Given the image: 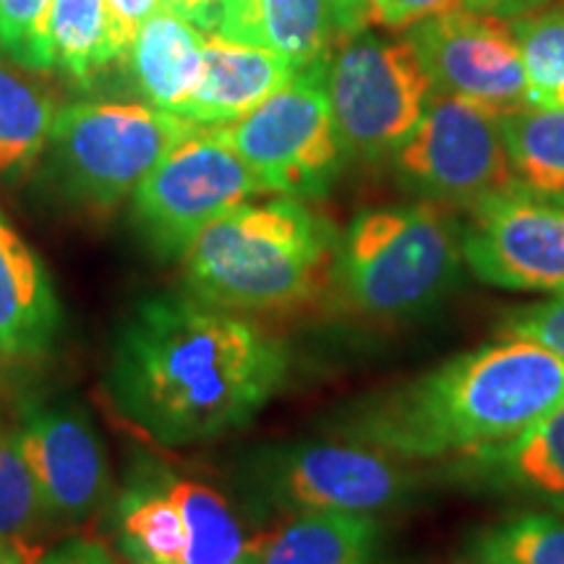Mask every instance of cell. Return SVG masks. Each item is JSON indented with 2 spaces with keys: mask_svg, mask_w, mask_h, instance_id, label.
<instances>
[{
  "mask_svg": "<svg viewBox=\"0 0 564 564\" xmlns=\"http://www.w3.org/2000/svg\"><path fill=\"white\" fill-rule=\"evenodd\" d=\"M291 369L278 337L192 293L144 295L110 350L105 390L116 413L167 449L241 432Z\"/></svg>",
  "mask_w": 564,
  "mask_h": 564,
  "instance_id": "cell-1",
  "label": "cell"
},
{
  "mask_svg": "<svg viewBox=\"0 0 564 564\" xmlns=\"http://www.w3.org/2000/svg\"><path fill=\"white\" fill-rule=\"evenodd\" d=\"M562 403V358L525 337L505 335L352 400L324 429L419 463L502 444Z\"/></svg>",
  "mask_w": 564,
  "mask_h": 564,
  "instance_id": "cell-2",
  "label": "cell"
},
{
  "mask_svg": "<svg viewBox=\"0 0 564 564\" xmlns=\"http://www.w3.org/2000/svg\"><path fill=\"white\" fill-rule=\"evenodd\" d=\"M337 236L301 199L230 209L183 253L186 291L232 314H285L329 291Z\"/></svg>",
  "mask_w": 564,
  "mask_h": 564,
  "instance_id": "cell-3",
  "label": "cell"
},
{
  "mask_svg": "<svg viewBox=\"0 0 564 564\" xmlns=\"http://www.w3.org/2000/svg\"><path fill=\"white\" fill-rule=\"evenodd\" d=\"M463 228L434 202L366 209L337 243L329 291L373 324L415 322L455 291Z\"/></svg>",
  "mask_w": 564,
  "mask_h": 564,
  "instance_id": "cell-4",
  "label": "cell"
},
{
  "mask_svg": "<svg viewBox=\"0 0 564 564\" xmlns=\"http://www.w3.org/2000/svg\"><path fill=\"white\" fill-rule=\"evenodd\" d=\"M105 507L112 546L129 564H259L267 539L228 494L150 455L133 457Z\"/></svg>",
  "mask_w": 564,
  "mask_h": 564,
  "instance_id": "cell-5",
  "label": "cell"
},
{
  "mask_svg": "<svg viewBox=\"0 0 564 564\" xmlns=\"http://www.w3.org/2000/svg\"><path fill=\"white\" fill-rule=\"evenodd\" d=\"M246 510L280 514H377L405 505L421 489L411 460L343 440L274 442L251 449L232 474Z\"/></svg>",
  "mask_w": 564,
  "mask_h": 564,
  "instance_id": "cell-6",
  "label": "cell"
},
{
  "mask_svg": "<svg viewBox=\"0 0 564 564\" xmlns=\"http://www.w3.org/2000/svg\"><path fill=\"white\" fill-rule=\"evenodd\" d=\"M199 126L152 105L74 102L55 112L47 167L68 202L108 212Z\"/></svg>",
  "mask_w": 564,
  "mask_h": 564,
  "instance_id": "cell-7",
  "label": "cell"
},
{
  "mask_svg": "<svg viewBox=\"0 0 564 564\" xmlns=\"http://www.w3.org/2000/svg\"><path fill=\"white\" fill-rule=\"evenodd\" d=\"M327 63L299 70L241 121L215 129L267 194L316 199L340 173L345 150L329 108Z\"/></svg>",
  "mask_w": 564,
  "mask_h": 564,
  "instance_id": "cell-8",
  "label": "cell"
},
{
  "mask_svg": "<svg viewBox=\"0 0 564 564\" xmlns=\"http://www.w3.org/2000/svg\"><path fill=\"white\" fill-rule=\"evenodd\" d=\"M327 63V95L345 158H392L421 123L434 84L411 40L356 34Z\"/></svg>",
  "mask_w": 564,
  "mask_h": 564,
  "instance_id": "cell-9",
  "label": "cell"
},
{
  "mask_svg": "<svg viewBox=\"0 0 564 564\" xmlns=\"http://www.w3.org/2000/svg\"><path fill=\"white\" fill-rule=\"evenodd\" d=\"M392 160L405 188L447 209L474 212L520 192L497 112L453 95L434 91Z\"/></svg>",
  "mask_w": 564,
  "mask_h": 564,
  "instance_id": "cell-10",
  "label": "cell"
},
{
  "mask_svg": "<svg viewBox=\"0 0 564 564\" xmlns=\"http://www.w3.org/2000/svg\"><path fill=\"white\" fill-rule=\"evenodd\" d=\"M262 194L246 162L215 129L199 126L139 183L131 196L133 220L147 246L175 262L207 225Z\"/></svg>",
  "mask_w": 564,
  "mask_h": 564,
  "instance_id": "cell-11",
  "label": "cell"
},
{
  "mask_svg": "<svg viewBox=\"0 0 564 564\" xmlns=\"http://www.w3.org/2000/svg\"><path fill=\"white\" fill-rule=\"evenodd\" d=\"M11 434L53 525L82 523L110 502L116 486L108 447L87 408L30 398L19 405Z\"/></svg>",
  "mask_w": 564,
  "mask_h": 564,
  "instance_id": "cell-12",
  "label": "cell"
},
{
  "mask_svg": "<svg viewBox=\"0 0 564 564\" xmlns=\"http://www.w3.org/2000/svg\"><path fill=\"white\" fill-rule=\"evenodd\" d=\"M463 259L476 280L518 293L564 291V207L520 192L470 212Z\"/></svg>",
  "mask_w": 564,
  "mask_h": 564,
  "instance_id": "cell-13",
  "label": "cell"
},
{
  "mask_svg": "<svg viewBox=\"0 0 564 564\" xmlns=\"http://www.w3.org/2000/svg\"><path fill=\"white\" fill-rule=\"evenodd\" d=\"M405 37L440 95L460 97L497 116L528 105L523 61L502 19L455 9L419 21Z\"/></svg>",
  "mask_w": 564,
  "mask_h": 564,
  "instance_id": "cell-14",
  "label": "cell"
},
{
  "mask_svg": "<svg viewBox=\"0 0 564 564\" xmlns=\"http://www.w3.org/2000/svg\"><path fill=\"white\" fill-rule=\"evenodd\" d=\"M61 329L53 274L0 209V358L37 361L55 348Z\"/></svg>",
  "mask_w": 564,
  "mask_h": 564,
  "instance_id": "cell-15",
  "label": "cell"
},
{
  "mask_svg": "<svg viewBox=\"0 0 564 564\" xmlns=\"http://www.w3.org/2000/svg\"><path fill=\"white\" fill-rule=\"evenodd\" d=\"M295 74L299 68L278 53L207 34L202 82L181 118L204 129L236 123L270 100Z\"/></svg>",
  "mask_w": 564,
  "mask_h": 564,
  "instance_id": "cell-16",
  "label": "cell"
},
{
  "mask_svg": "<svg viewBox=\"0 0 564 564\" xmlns=\"http://www.w3.org/2000/svg\"><path fill=\"white\" fill-rule=\"evenodd\" d=\"M457 465L468 481L564 512V403L523 434L463 455Z\"/></svg>",
  "mask_w": 564,
  "mask_h": 564,
  "instance_id": "cell-17",
  "label": "cell"
},
{
  "mask_svg": "<svg viewBox=\"0 0 564 564\" xmlns=\"http://www.w3.org/2000/svg\"><path fill=\"white\" fill-rule=\"evenodd\" d=\"M212 34L264 47L303 70L329 61L335 26L327 0H223Z\"/></svg>",
  "mask_w": 564,
  "mask_h": 564,
  "instance_id": "cell-18",
  "label": "cell"
},
{
  "mask_svg": "<svg viewBox=\"0 0 564 564\" xmlns=\"http://www.w3.org/2000/svg\"><path fill=\"white\" fill-rule=\"evenodd\" d=\"M204 40L207 34L199 26L165 9L139 26L126 55L147 105L181 116L202 82Z\"/></svg>",
  "mask_w": 564,
  "mask_h": 564,
  "instance_id": "cell-19",
  "label": "cell"
},
{
  "mask_svg": "<svg viewBox=\"0 0 564 564\" xmlns=\"http://www.w3.org/2000/svg\"><path fill=\"white\" fill-rule=\"evenodd\" d=\"M379 523L361 512H306L267 533L259 564H373Z\"/></svg>",
  "mask_w": 564,
  "mask_h": 564,
  "instance_id": "cell-20",
  "label": "cell"
},
{
  "mask_svg": "<svg viewBox=\"0 0 564 564\" xmlns=\"http://www.w3.org/2000/svg\"><path fill=\"white\" fill-rule=\"evenodd\" d=\"M499 126L520 188L564 202V110L525 105L499 116Z\"/></svg>",
  "mask_w": 564,
  "mask_h": 564,
  "instance_id": "cell-21",
  "label": "cell"
},
{
  "mask_svg": "<svg viewBox=\"0 0 564 564\" xmlns=\"http://www.w3.org/2000/svg\"><path fill=\"white\" fill-rule=\"evenodd\" d=\"M53 97L0 61V181H24L47 150L55 121Z\"/></svg>",
  "mask_w": 564,
  "mask_h": 564,
  "instance_id": "cell-22",
  "label": "cell"
},
{
  "mask_svg": "<svg viewBox=\"0 0 564 564\" xmlns=\"http://www.w3.org/2000/svg\"><path fill=\"white\" fill-rule=\"evenodd\" d=\"M47 30L55 68L79 82L91 79L126 55L108 0H53Z\"/></svg>",
  "mask_w": 564,
  "mask_h": 564,
  "instance_id": "cell-23",
  "label": "cell"
},
{
  "mask_svg": "<svg viewBox=\"0 0 564 564\" xmlns=\"http://www.w3.org/2000/svg\"><path fill=\"white\" fill-rule=\"evenodd\" d=\"M525 70L528 105L564 110V3L510 21Z\"/></svg>",
  "mask_w": 564,
  "mask_h": 564,
  "instance_id": "cell-24",
  "label": "cell"
},
{
  "mask_svg": "<svg viewBox=\"0 0 564 564\" xmlns=\"http://www.w3.org/2000/svg\"><path fill=\"white\" fill-rule=\"evenodd\" d=\"M37 481L19 453L11 432H0V539L21 546H37L34 539L51 528Z\"/></svg>",
  "mask_w": 564,
  "mask_h": 564,
  "instance_id": "cell-25",
  "label": "cell"
},
{
  "mask_svg": "<svg viewBox=\"0 0 564 564\" xmlns=\"http://www.w3.org/2000/svg\"><path fill=\"white\" fill-rule=\"evenodd\" d=\"M474 546L502 564H564V518L556 512H523L486 528Z\"/></svg>",
  "mask_w": 564,
  "mask_h": 564,
  "instance_id": "cell-26",
  "label": "cell"
},
{
  "mask_svg": "<svg viewBox=\"0 0 564 564\" xmlns=\"http://www.w3.org/2000/svg\"><path fill=\"white\" fill-rule=\"evenodd\" d=\"M53 0H0V51L21 68H55L51 47Z\"/></svg>",
  "mask_w": 564,
  "mask_h": 564,
  "instance_id": "cell-27",
  "label": "cell"
},
{
  "mask_svg": "<svg viewBox=\"0 0 564 564\" xmlns=\"http://www.w3.org/2000/svg\"><path fill=\"white\" fill-rule=\"evenodd\" d=\"M505 335L525 337L564 361V291L552 299L520 306L505 316Z\"/></svg>",
  "mask_w": 564,
  "mask_h": 564,
  "instance_id": "cell-28",
  "label": "cell"
},
{
  "mask_svg": "<svg viewBox=\"0 0 564 564\" xmlns=\"http://www.w3.org/2000/svg\"><path fill=\"white\" fill-rule=\"evenodd\" d=\"M455 9H463V0H371V21L398 32Z\"/></svg>",
  "mask_w": 564,
  "mask_h": 564,
  "instance_id": "cell-29",
  "label": "cell"
},
{
  "mask_svg": "<svg viewBox=\"0 0 564 564\" xmlns=\"http://www.w3.org/2000/svg\"><path fill=\"white\" fill-rule=\"evenodd\" d=\"M37 564H121L102 541L95 539H68L53 552L42 554Z\"/></svg>",
  "mask_w": 564,
  "mask_h": 564,
  "instance_id": "cell-30",
  "label": "cell"
},
{
  "mask_svg": "<svg viewBox=\"0 0 564 564\" xmlns=\"http://www.w3.org/2000/svg\"><path fill=\"white\" fill-rule=\"evenodd\" d=\"M108 9L112 13V21H116L118 37H121L126 53H129L139 26L144 24L152 13H158L162 6L160 0H108Z\"/></svg>",
  "mask_w": 564,
  "mask_h": 564,
  "instance_id": "cell-31",
  "label": "cell"
},
{
  "mask_svg": "<svg viewBox=\"0 0 564 564\" xmlns=\"http://www.w3.org/2000/svg\"><path fill=\"white\" fill-rule=\"evenodd\" d=\"M335 37L350 40L366 30L371 21V0H327Z\"/></svg>",
  "mask_w": 564,
  "mask_h": 564,
  "instance_id": "cell-32",
  "label": "cell"
},
{
  "mask_svg": "<svg viewBox=\"0 0 564 564\" xmlns=\"http://www.w3.org/2000/svg\"><path fill=\"white\" fill-rule=\"evenodd\" d=\"M165 11L175 13V17L192 21L202 32H215L217 19H220L223 0H160Z\"/></svg>",
  "mask_w": 564,
  "mask_h": 564,
  "instance_id": "cell-33",
  "label": "cell"
},
{
  "mask_svg": "<svg viewBox=\"0 0 564 564\" xmlns=\"http://www.w3.org/2000/svg\"><path fill=\"white\" fill-rule=\"evenodd\" d=\"M544 3L546 0H463V9L484 13V17L512 21L531 11H539Z\"/></svg>",
  "mask_w": 564,
  "mask_h": 564,
  "instance_id": "cell-34",
  "label": "cell"
},
{
  "mask_svg": "<svg viewBox=\"0 0 564 564\" xmlns=\"http://www.w3.org/2000/svg\"><path fill=\"white\" fill-rule=\"evenodd\" d=\"M40 546H21L0 539V564H37L42 560Z\"/></svg>",
  "mask_w": 564,
  "mask_h": 564,
  "instance_id": "cell-35",
  "label": "cell"
},
{
  "mask_svg": "<svg viewBox=\"0 0 564 564\" xmlns=\"http://www.w3.org/2000/svg\"><path fill=\"white\" fill-rule=\"evenodd\" d=\"M453 564H502V562L494 560V556L481 552V549H478V546H470L468 552H465L463 556H457Z\"/></svg>",
  "mask_w": 564,
  "mask_h": 564,
  "instance_id": "cell-36",
  "label": "cell"
}]
</instances>
